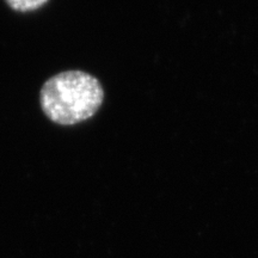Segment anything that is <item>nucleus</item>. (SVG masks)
<instances>
[{
    "label": "nucleus",
    "instance_id": "obj_1",
    "mask_svg": "<svg viewBox=\"0 0 258 258\" xmlns=\"http://www.w3.org/2000/svg\"><path fill=\"white\" fill-rule=\"evenodd\" d=\"M104 101L101 82L83 71H63L44 82L40 91L43 114L54 123L73 125L91 118Z\"/></svg>",
    "mask_w": 258,
    "mask_h": 258
},
{
    "label": "nucleus",
    "instance_id": "obj_2",
    "mask_svg": "<svg viewBox=\"0 0 258 258\" xmlns=\"http://www.w3.org/2000/svg\"><path fill=\"white\" fill-rule=\"evenodd\" d=\"M10 8L17 12H31L46 5L49 0H5Z\"/></svg>",
    "mask_w": 258,
    "mask_h": 258
}]
</instances>
